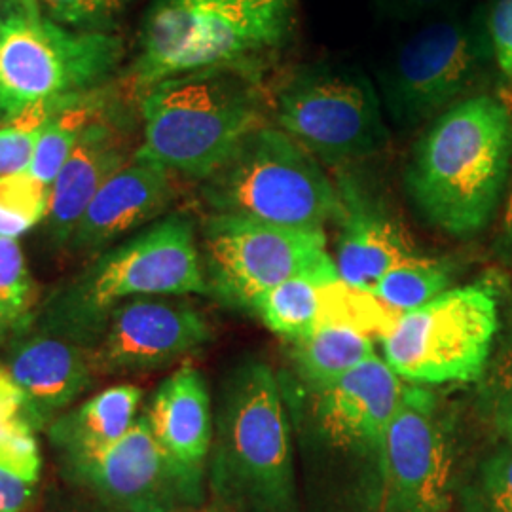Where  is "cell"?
I'll list each match as a JSON object with an SVG mask.
<instances>
[{"mask_svg":"<svg viewBox=\"0 0 512 512\" xmlns=\"http://www.w3.org/2000/svg\"><path fill=\"white\" fill-rule=\"evenodd\" d=\"M511 171V107L475 93L421 131L406 162L404 188L423 220L467 239L494 222Z\"/></svg>","mask_w":512,"mask_h":512,"instance_id":"1","label":"cell"},{"mask_svg":"<svg viewBox=\"0 0 512 512\" xmlns=\"http://www.w3.org/2000/svg\"><path fill=\"white\" fill-rule=\"evenodd\" d=\"M207 293L194 222L171 215L93 256L42 302L31 330L67 338L88 351L110 313L128 300Z\"/></svg>","mask_w":512,"mask_h":512,"instance_id":"2","label":"cell"},{"mask_svg":"<svg viewBox=\"0 0 512 512\" xmlns=\"http://www.w3.org/2000/svg\"><path fill=\"white\" fill-rule=\"evenodd\" d=\"M294 0H152L139 33L133 82L141 93L179 74L266 69L293 46Z\"/></svg>","mask_w":512,"mask_h":512,"instance_id":"3","label":"cell"},{"mask_svg":"<svg viewBox=\"0 0 512 512\" xmlns=\"http://www.w3.org/2000/svg\"><path fill=\"white\" fill-rule=\"evenodd\" d=\"M262 78L251 69L217 67L156 82L141 93L143 141L135 158L203 183L266 124Z\"/></svg>","mask_w":512,"mask_h":512,"instance_id":"4","label":"cell"},{"mask_svg":"<svg viewBox=\"0 0 512 512\" xmlns=\"http://www.w3.org/2000/svg\"><path fill=\"white\" fill-rule=\"evenodd\" d=\"M211 450L213 480L226 499L253 512H291V421L266 363L245 361L224 380Z\"/></svg>","mask_w":512,"mask_h":512,"instance_id":"5","label":"cell"},{"mask_svg":"<svg viewBox=\"0 0 512 512\" xmlns=\"http://www.w3.org/2000/svg\"><path fill=\"white\" fill-rule=\"evenodd\" d=\"M213 215L262 220L289 228L325 230L344 202L321 162L285 131L264 124L202 183Z\"/></svg>","mask_w":512,"mask_h":512,"instance_id":"6","label":"cell"},{"mask_svg":"<svg viewBox=\"0 0 512 512\" xmlns=\"http://www.w3.org/2000/svg\"><path fill=\"white\" fill-rule=\"evenodd\" d=\"M122 40L84 33L40 14L35 0H8L0 19V124L23 110L95 90L122 61Z\"/></svg>","mask_w":512,"mask_h":512,"instance_id":"7","label":"cell"},{"mask_svg":"<svg viewBox=\"0 0 512 512\" xmlns=\"http://www.w3.org/2000/svg\"><path fill=\"white\" fill-rule=\"evenodd\" d=\"M275 128L332 167L355 164L389 143L382 97L361 69L315 61L296 67L277 86Z\"/></svg>","mask_w":512,"mask_h":512,"instance_id":"8","label":"cell"},{"mask_svg":"<svg viewBox=\"0 0 512 512\" xmlns=\"http://www.w3.org/2000/svg\"><path fill=\"white\" fill-rule=\"evenodd\" d=\"M499 329L494 287L448 289L395 317L382 334L387 366L414 385L467 384L484 372Z\"/></svg>","mask_w":512,"mask_h":512,"instance_id":"9","label":"cell"},{"mask_svg":"<svg viewBox=\"0 0 512 512\" xmlns=\"http://www.w3.org/2000/svg\"><path fill=\"white\" fill-rule=\"evenodd\" d=\"M492 59L486 25L444 14L423 21L387 59L380 97L389 120L420 128L454 107L476 86Z\"/></svg>","mask_w":512,"mask_h":512,"instance_id":"10","label":"cell"},{"mask_svg":"<svg viewBox=\"0 0 512 512\" xmlns=\"http://www.w3.org/2000/svg\"><path fill=\"white\" fill-rule=\"evenodd\" d=\"M202 236L209 293L230 306L251 311L256 298L296 275L338 274L325 230L211 215Z\"/></svg>","mask_w":512,"mask_h":512,"instance_id":"11","label":"cell"},{"mask_svg":"<svg viewBox=\"0 0 512 512\" xmlns=\"http://www.w3.org/2000/svg\"><path fill=\"white\" fill-rule=\"evenodd\" d=\"M384 512H444L452 446L439 403L423 385H404L380 454Z\"/></svg>","mask_w":512,"mask_h":512,"instance_id":"12","label":"cell"},{"mask_svg":"<svg viewBox=\"0 0 512 512\" xmlns=\"http://www.w3.org/2000/svg\"><path fill=\"white\" fill-rule=\"evenodd\" d=\"M112 512H181L200 499L202 480L188 475L154 437L147 414L97 458L69 465Z\"/></svg>","mask_w":512,"mask_h":512,"instance_id":"13","label":"cell"},{"mask_svg":"<svg viewBox=\"0 0 512 512\" xmlns=\"http://www.w3.org/2000/svg\"><path fill=\"white\" fill-rule=\"evenodd\" d=\"M202 311L171 296H141L110 313L88 359L95 376L148 372L171 365L211 340Z\"/></svg>","mask_w":512,"mask_h":512,"instance_id":"14","label":"cell"},{"mask_svg":"<svg viewBox=\"0 0 512 512\" xmlns=\"http://www.w3.org/2000/svg\"><path fill=\"white\" fill-rule=\"evenodd\" d=\"M404 384L378 355L334 384L308 389L306 429L327 448L370 456L380 465L385 431Z\"/></svg>","mask_w":512,"mask_h":512,"instance_id":"15","label":"cell"},{"mask_svg":"<svg viewBox=\"0 0 512 512\" xmlns=\"http://www.w3.org/2000/svg\"><path fill=\"white\" fill-rule=\"evenodd\" d=\"M173 173L133 156L95 194L67 241L73 255L95 256L158 219L175 198Z\"/></svg>","mask_w":512,"mask_h":512,"instance_id":"16","label":"cell"},{"mask_svg":"<svg viewBox=\"0 0 512 512\" xmlns=\"http://www.w3.org/2000/svg\"><path fill=\"white\" fill-rule=\"evenodd\" d=\"M2 365L21 387L35 431L48 429L97 378L86 349L35 330L10 340Z\"/></svg>","mask_w":512,"mask_h":512,"instance_id":"17","label":"cell"},{"mask_svg":"<svg viewBox=\"0 0 512 512\" xmlns=\"http://www.w3.org/2000/svg\"><path fill=\"white\" fill-rule=\"evenodd\" d=\"M126 124L103 110L93 118L74 145L69 160L52 184V205L46 234L55 247H65L95 194L114 173L133 160Z\"/></svg>","mask_w":512,"mask_h":512,"instance_id":"18","label":"cell"},{"mask_svg":"<svg viewBox=\"0 0 512 512\" xmlns=\"http://www.w3.org/2000/svg\"><path fill=\"white\" fill-rule=\"evenodd\" d=\"M338 190L344 202L336 268L340 279L372 294L376 283L404 258L416 255L403 226L380 203L372 202L351 177H340Z\"/></svg>","mask_w":512,"mask_h":512,"instance_id":"19","label":"cell"},{"mask_svg":"<svg viewBox=\"0 0 512 512\" xmlns=\"http://www.w3.org/2000/svg\"><path fill=\"white\" fill-rule=\"evenodd\" d=\"M147 420L165 454L188 475L202 480L215 435L211 397L202 372L184 365L165 378L148 406Z\"/></svg>","mask_w":512,"mask_h":512,"instance_id":"20","label":"cell"},{"mask_svg":"<svg viewBox=\"0 0 512 512\" xmlns=\"http://www.w3.org/2000/svg\"><path fill=\"white\" fill-rule=\"evenodd\" d=\"M141 399L135 385H112L57 416L46 431L65 467L97 458L124 439L139 418Z\"/></svg>","mask_w":512,"mask_h":512,"instance_id":"21","label":"cell"},{"mask_svg":"<svg viewBox=\"0 0 512 512\" xmlns=\"http://www.w3.org/2000/svg\"><path fill=\"white\" fill-rule=\"evenodd\" d=\"M374 357L370 336L346 323L323 325L293 342L294 365L308 389L334 384Z\"/></svg>","mask_w":512,"mask_h":512,"instance_id":"22","label":"cell"},{"mask_svg":"<svg viewBox=\"0 0 512 512\" xmlns=\"http://www.w3.org/2000/svg\"><path fill=\"white\" fill-rule=\"evenodd\" d=\"M38 298L37 281L18 239L0 236V342L33 329L40 310Z\"/></svg>","mask_w":512,"mask_h":512,"instance_id":"23","label":"cell"},{"mask_svg":"<svg viewBox=\"0 0 512 512\" xmlns=\"http://www.w3.org/2000/svg\"><path fill=\"white\" fill-rule=\"evenodd\" d=\"M452 266L433 256L416 255L404 258L376 283L372 296L393 311H410L427 304L448 291Z\"/></svg>","mask_w":512,"mask_h":512,"instance_id":"24","label":"cell"},{"mask_svg":"<svg viewBox=\"0 0 512 512\" xmlns=\"http://www.w3.org/2000/svg\"><path fill=\"white\" fill-rule=\"evenodd\" d=\"M52 186L27 171L0 175V236L18 239L48 219Z\"/></svg>","mask_w":512,"mask_h":512,"instance_id":"25","label":"cell"},{"mask_svg":"<svg viewBox=\"0 0 512 512\" xmlns=\"http://www.w3.org/2000/svg\"><path fill=\"white\" fill-rule=\"evenodd\" d=\"M135 0H35L42 16L84 33H109Z\"/></svg>","mask_w":512,"mask_h":512,"instance_id":"26","label":"cell"},{"mask_svg":"<svg viewBox=\"0 0 512 512\" xmlns=\"http://www.w3.org/2000/svg\"><path fill=\"white\" fill-rule=\"evenodd\" d=\"M0 467L31 484H37L42 456L37 431L25 418L0 421Z\"/></svg>","mask_w":512,"mask_h":512,"instance_id":"27","label":"cell"},{"mask_svg":"<svg viewBox=\"0 0 512 512\" xmlns=\"http://www.w3.org/2000/svg\"><path fill=\"white\" fill-rule=\"evenodd\" d=\"M480 488L488 512H512V442L507 440L486 459Z\"/></svg>","mask_w":512,"mask_h":512,"instance_id":"28","label":"cell"},{"mask_svg":"<svg viewBox=\"0 0 512 512\" xmlns=\"http://www.w3.org/2000/svg\"><path fill=\"white\" fill-rule=\"evenodd\" d=\"M42 129H31L18 118L0 124V175L27 171Z\"/></svg>","mask_w":512,"mask_h":512,"instance_id":"29","label":"cell"},{"mask_svg":"<svg viewBox=\"0 0 512 512\" xmlns=\"http://www.w3.org/2000/svg\"><path fill=\"white\" fill-rule=\"evenodd\" d=\"M484 25L495 67L512 90V0H492Z\"/></svg>","mask_w":512,"mask_h":512,"instance_id":"30","label":"cell"},{"mask_svg":"<svg viewBox=\"0 0 512 512\" xmlns=\"http://www.w3.org/2000/svg\"><path fill=\"white\" fill-rule=\"evenodd\" d=\"M486 401L497 433L512 442V349L497 368Z\"/></svg>","mask_w":512,"mask_h":512,"instance_id":"31","label":"cell"},{"mask_svg":"<svg viewBox=\"0 0 512 512\" xmlns=\"http://www.w3.org/2000/svg\"><path fill=\"white\" fill-rule=\"evenodd\" d=\"M384 18L418 21L444 16L458 6L459 0H374Z\"/></svg>","mask_w":512,"mask_h":512,"instance_id":"32","label":"cell"},{"mask_svg":"<svg viewBox=\"0 0 512 512\" xmlns=\"http://www.w3.org/2000/svg\"><path fill=\"white\" fill-rule=\"evenodd\" d=\"M35 486L0 467V512H23L35 497Z\"/></svg>","mask_w":512,"mask_h":512,"instance_id":"33","label":"cell"},{"mask_svg":"<svg viewBox=\"0 0 512 512\" xmlns=\"http://www.w3.org/2000/svg\"><path fill=\"white\" fill-rule=\"evenodd\" d=\"M16 418H25L29 421L27 401L21 387L14 382L6 366L0 365V421L16 420Z\"/></svg>","mask_w":512,"mask_h":512,"instance_id":"34","label":"cell"},{"mask_svg":"<svg viewBox=\"0 0 512 512\" xmlns=\"http://www.w3.org/2000/svg\"><path fill=\"white\" fill-rule=\"evenodd\" d=\"M494 249L495 255L499 256L501 262L512 266V171L511 181H509L507 194H505L503 215H501V222H499V228L495 234Z\"/></svg>","mask_w":512,"mask_h":512,"instance_id":"35","label":"cell"},{"mask_svg":"<svg viewBox=\"0 0 512 512\" xmlns=\"http://www.w3.org/2000/svg\"><path fill=\"white\" fill-rule=\"evenodd\" d=\"M192 512H226V511H219V509H207V511H192Z\"/></svg>","mask_w":512,"mask_h":512,"instance_id":"36","label":"cell"},{"mask_svg":"<svg viewBox=\"0 0 512 512\" xmlns=\"http://www.w3.org/2000/svg\"><path fill=\"white\" fill-rule=\"evenodd\" d=\"M0 8H2V0H0ZM0 19H2V18H0Z\"/></svg>","mask_w":512,"mask_h":512,"instance_id":"37","label":"cell"}]
</instances>
